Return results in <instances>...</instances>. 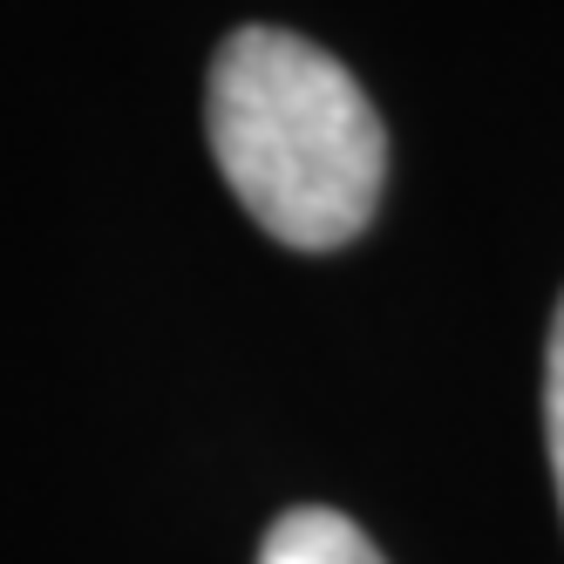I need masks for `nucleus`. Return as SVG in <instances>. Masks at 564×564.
Segmentation results:
<instances>
[{"mask_svg":"<svg viewBox=\"0 0 564 564\" xmlns=\"http://www.w3.org/2000/svg\"><path fill=\"white\" fill-rule=\"evenodd\" d=\"M212 156L279 246L334 252L368 231L388 177V137L360 83L306 34L238 28L205 89Z\"/></svg>","mask_w":564,"mask_h":564,"instance_id":"1","label":"nucleus"},{"mask_svg":"<svg viewBox=\"0 0 564 564\" xmlns=\"http://www.w3.org/2000/svg\"><path fill=\"white\" fill-rule=\"evenodd\" d=\"M252 564H388V557L368 544V531L354 517L306 503V510H286L272 523Z\"/></svg>","mask_w":564,"mask_h":564,"instance_id":"2","label":"nucleus"},{"mask_svg":"<svg viewBox=\"0 0 564 564\" xmlns=\"http://www.w3.org/2000/svg\"><path fill=\"white\" fill-rule=\"evenodd\" d=\"M544 449H551L557 503H564V300L551 313V347H544Z\"/></svg>","mask_w":564,"mask_h":564,"instance_id":"3","label":"nucleus"}]
</instances>
